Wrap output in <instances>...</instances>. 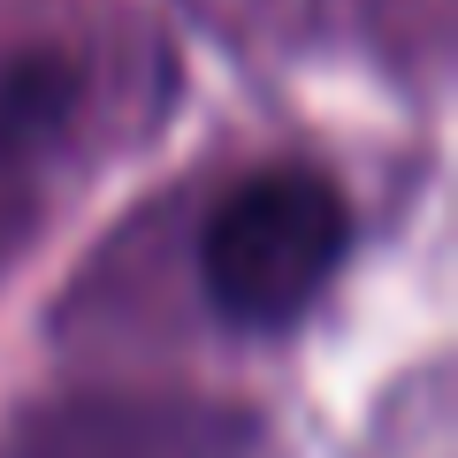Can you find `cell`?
Wrapping results in <instances>:
<instances>
[{
    "label": "cell",
    "mask_w": 458,
    "mask_h": 458,
    "mask_svg": "<svg viewBox=\"0 0 458 458\" xmlns=\"http://www.w3.org/2000/svg\"><path fill=\"white\" fill-rule=\"evenodd\" d=\"M344 245H352L344 199L306 168H276V176L237 183L214 207L199 276L237 328H283L313 306V291L344 260Z\"/></svg>",
    "instance_id": "cell-1"
},
{
    "label": "cell",
    "mask_w": 458,
    "mask_h": 458,
    "mask_svg": "<svg viewBox=\"0 0 458 458\" xmlns=\"http://www.w3.org/2000/svg\"><path fill=\"white\" fill-rule=\"evenodd\" d=\"M77 107V69L31 54L0 77V146H38L47 131H62V114Z\"/></svg>",
    "instance_id": "cell-2"
}]
</instances>
